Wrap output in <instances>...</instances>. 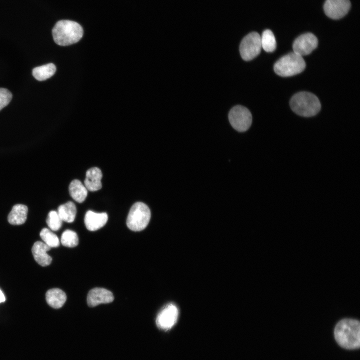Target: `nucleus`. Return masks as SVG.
<instances>
[{"instance_id": "obj_4", "label": "nucleus", "mask_w": 360, "mask_h": 360, "mask_svg": "<svg viewBox=\"0 0 360 360\" xmlns=\"http://www.w3.org/2000/svg\"><path fill=\"white\" fill-rule=\"evenodd\" d=\"M305 67L302 56L292 52L280 58L274 64V69L278 76L287 77L300 73Z\"/></svg>"}, {"instance_id": "obj_9", "label": "nucleus", "mask_w": 360, "mask_h": 360, "mask_svg": "<svg viewBox=\"0 0 360 360\" xmlns=\"http://www.w3.org/2000/svg\"><path fill=\"white\" fill-rule=\"evenodd\" d=\"M318 40L312 33L304 34L298 36L292 45L294 52L302 56L310 54L318 46Z\"/></svg>"}, {"instance_id": "obj_23", "label": "nucleus", "mask_w": 360, "mask_h": 360, "mask_svg": "<svg viewBox=\"0 0 360 360\" xmlns=\"http://www.w3.org/2000/svg\"><path fill=\"white\" fill-rule=\"evenodd\" d=\"M46 222L48 226L54 231L60 230L62 225V220L58 212L54 210L49 212Z\"/></svg>"}, {"instance_id": "obj_2", "label": "nucleus", "mask_w": 360, "mask_h": 360, "mask_svg": "<svg viewBox=\"0 0 360 360\" xmlns=\"http://www.w3.org/2000/svg\"><path fill=\"white\" fill-rule=\"evenodd\" d=\"M83 34L82 26L78 23L70 20L58 21L52 30L54 42L61 46L77 42L82 38Z\"/></svg>"}, {"instance_id": "obj_1", "label": "nucleus", "mask_w": 360, "mask_h": 360, "mask_svg": "<svg viewBox=\"0 0 360 360\" xmlns=\"http://www.w3.org/2000/svg\"><path fill=\"white\" fill-rule=\"evenodd\" d=\"M360 324L358 320L344 318L336 325L334 334L338 344L342 348L357 349L360 346Z\"/></svg>"}, {"instance_id": "obj_21", "label": "nucleus", "mask_w": 360, "mask_h": 360, "mask_svg": "<svg viewBox=\"0 0 360 360\" xmlns=\"http://www.w3.org/2000/svg\"><path fill=\"white\" fill-rule=\"evenodd\" d=\"M44 243L50 248H57L60 246V240L57 236L47 228H44L40 234Z\"/></svg>"}, {"instance_id": "obj_7", "label": "nucleus", "mask_w": 360, "mask_h": 360, "mask_svg": "<svg viewBox=\"0 0 360 360\" xmlns=\"http://www.w3.org/2000/svg\"><path fill=\"white\" fill-rule=\"evenodd\" d=\"M228 119L231 126L240 132L247 130L252 122V116L250 110L242 106H236L230 111Z\"/></svg>"}, {"instance_id": "obj_10", "label": "nucleus", "mask_w": 360, "mask_h": 360, "mask_svg": "<svg viewBox=\"0 0 360 360\" xmlns=\"http://www.w3.org/2000/svg\"><path fill=\"white\" fill-rule=\"evenodd\" d=\"M350 5V0H326L324 10L328 18L338 20L347 14Z\"/></svg>"}, {"instance_id": "obj_5", "label": "nucleus", "mask_w": 360, "mask_h": 360, "mask_svg": "<svg viewBox=\"0 0 360 360\" xmlns=\"http://www.w3.org/2000/svg\"><path fill=\"white\" fill-rule=\"evenodd\" d=\"M151 214L148 207L142 202H136L131 207L126 219V225L132 231L138 232L148 225Z\"/></svg>"}, {"instance_id": "obj_20", "label": "nucleus", "mask_w": 360, "mask_h": 360, "mask_svg": "<svg viewBox=\"0 0 360 360\" xmlns=\"http://www.w3.org/2000/svg\"><path fill=\"white\" fill-rule=\"evenodd\" d=\"M262 48L266 52H272L276 48V40L273 32L266 30L260 36Z\"/></svg>"}, {"instance_id": "obj_3", "label": "nucleus", "mask_w": 360, "mask_h": 360, "mask_svg": "<svg viewBox=\"0 0 360 360\" xmlns=\"http://www.w3.org/2000/svg\"><path fill=\"white\" fill-rule=\"evenodd\" d=\"M290 104L292 110L296 114L305 117L316 115L321 108L318 97L307 92H299L294 95Z\"/></svg>"}, {"instance_id": "obj_18", "label": "nucleus", "mask_w": 360, "mask_h": 360, "mask_svg": "<svg viewBox=\"0 0 360 360\" xmlns=\"http://www.w3.org/2000/svg\"><path fill=\"white\" fill-rule=\"evenodd\" d=\"M57 212L62 221L70 223L75 219L76 208L74 204L70 201L60 206Z\"/></svg>"}, {"instance_id": "obj_24", "label": "nucleus", "mask_w": 360, "mask_h": 360, "mask_svg": "<svg viewBox=\"0 0 360 360\" xmlns=\"http://www.w3.org/2000/svg\"><path fill=\"white\" fill-rule=\"evenodd\" d=\"M12 97V94L9 90L5 88H0V110L8 105Z\"/></svg>"}, {"instance_id": "obj_15", "label": "nucleus", "mask_w": 360, "mask_h": 360, "mask_svg": "<svg viewBox=\"0 0 360 360\" xmlns=\"http://www.w3.org/2000/svg\"><path fill=\"white\" fill-rule=\"evenodd\" d=\"M28 212V207L22 204H16L12 207L8 215V222L12 225H20L26 220Z\"/></svg>"}, {"instance_id": "obj_13", "label": "nucleus", "mask_w": 360, "mask_h": 360, "mask_svg": "<svg viewBox=\"0 0 360 360\" xmlns=\"http://www.w3.org/2000/svg\"><path fill=\"white\" fill-rule=\"evenodd\" d=\"M50 248L40 241L35 242L32 247V252L36 262L42 266L50 264L52 258L46 253Z\"/></svg>"}, {"instance_id": "obj_8", "label": "nucleus", "mask_w": 360, "mask_h": 360, "mask_svg": "<svg viewBox=\"0 0 360 360\" xmlns=\"http://www.w3.org/2000/svg\"><path fill=\"white\" fill-rule=\"evenodd\" d=\"M178 316V307L174 304H168L158 314L156 318V325L160 329L168 330L176 324Z\"/></svg>"}, {"instance_id": "obj_16", "label": "nucleus", "mask_w": 360, "mask_h": 360, "mask_svg": "<svg viewBox=\"0 0 360 360\" xmlns=\"http://www.w3.org/2000/svg\"><path fill=\"white\" fill-rule=\"evenodd\" d=\"M46 299L48 304L54 308H60L66 300L65 292L58 288H52L47 291Z\"/></svg>"}, {"instance_id": "obj_17", "label": "nucleus", "mask_w": 360, "mask_h": 360, "mask_svg": "<svg viewBox=\"0 0 360 360\" xmlns=\"http://www.w3.org/2000/svg\"><path fill=\"white\" fill-rule=\"evenodd\" d=\"M68 190L71 197L78 202H82L87 196V189L78 180H74L71 182Z\"/></svg>"}, {"instance_id": "obj_25", "label": "nucleus", "mask_w": 360, "mask_h": 360, "mask_svg": "<svg viewBox=\"0 0 360 360\" xmlns=\"http://www.w3.org/2000/svg\"><path fill=\"white\" fill-rule=\"evenodd\" d=\"M6 298L0 289V303L5 302Z\"/></svg>"}, {"instance_id": "obj_19", "label": "nucleus", "mask_w": 360, "mask_h": 360, "mask_svg": "<svg viewBox=\"0 0 360 360\" xmlns=\"http://www.w3.org/2000/svg\"><path fill=\"white\" fill-rule=\"evenodd\" d=\"M56 72V67L52 63L48 64L34 68L32 70V75L38 80H45L52 77Z\"/></svg>"}, {"instance_id": "obj_14", "label": "nucleus", "mask_w": 360, "mask_h": 360, "mask_svg": "<svg viewBox=\"0 0 360 360\" xmlns=\"http://www.w3.org/2000/svg\"><path fill=\"white\" fill-rule=\"evenodd\" d=\"M101 170L96 167L88 169L86 174L84 181V186L87 190L90 192H95L102 188L101 180L102 178Z\"/></svg>"}, {"instance_id": "obj_11", "label": "nucleus", "mask_w": 360, "mask_h": 360, "mask_svg": "<svg viewBox=\"0 0 360 360\" xmlns=\"http://www.w3.org/2000/svg\"><path fill=\"white\" fill-rule=\"evenodd\" d=\"M112 293L104 288H95L90 290L87 296V303L89 306L94 307L101 304H107L113 301Z\"/></svg>"}, {"instance_id": "obj_12", "label": "nucleus", "mask_w": 360, "mask_h": 360, "mask_svg": "<svg viewBox=\"0 0 360 360\" xmlns=\"http://www.w3.org/2000/svg\"><path fill=\"white\" fill-rule=\"evenodd\" d=\"M108 216L106 213H96L88 210L84 216V224L86 228L90 231L96 230L106 223Z\"/></svg>"}, {"instance_id": "obj_6", "label": "nucleus", "mask_w": 360, "mask_h": 360, "mask_svg": "<svg viewBox=\"0 0 360 360\" xmlns=\"http://www.w3.org/2000/svg\"><path fill=\"white\" fill-rule=\"evenodd\" d=\"M261 49L260 36L256 32H252L246 36L240 46V56L246 61L255 58L260 54Z\"/></svg>"}, {"instance_id": "obj_22", "label": "nucleus", "mask_w": 360, "mask_h": 360, "mask_svg": "<svg viewBox=\"0 0 360 360\" xmlns=\"http://www.w3.org/2000/svg\"><path fill=\"white\" fill-rule=\"evenodd\" d=\"M60 242L65 246L74 248L78 244V238L76 232L66 230L62 234Z\"/></svg>"}]
</instances>
